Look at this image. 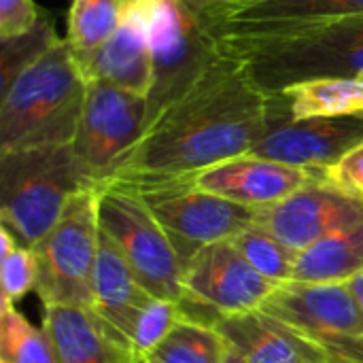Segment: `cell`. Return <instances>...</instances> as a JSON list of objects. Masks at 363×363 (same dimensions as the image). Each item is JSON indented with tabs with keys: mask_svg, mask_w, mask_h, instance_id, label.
<instances>
[{
	"mask_svg": "<svg viewBox=\"0 0 363 363\" xmlns=\"http://www.w3.org/2000/svg\"><path fill=\"white\" fill-rule=\"evenodd\" d=\"M185 319L183 308L179 302L164 300V298H151V302L145 306L143 315L138 317V323L132 334V353L136 359L149 357L174 330V325Z\"/></svg>",
	"mask_w": 363,
	"mask_h": 363,
	"instance_id": "cell-28",
	"label": "cell"
},
{
	"mask_svg": "<svg viewBox=\"0 0 363 363\" xmlns=\"http://www.w3.org/2000/svg\"><path fill=\"white\" fill-rule=\"evenodd\" d=\"M215 328L247 363H323L328 359L262 308L223 317Z\"/></svg>",
	"mask_w": 363,
	"mask_h": 363,
	"instance_id": "cell-19",
	"label": "cell"
},
{
	"mask_svg": "<svg viewBox=\"0 0 363 363\" xmlns=\"http://www.w3.org/2000/svg\"><path fill=\"white\" fill-rule=\"evenodd\" d=\"M362 143L363 115L294 119L281 96L270 94L268 130L251 153L298 168L328 170Z\"/></svg>",
	"mask_w": 363,
	"mask_h": 363,
	"instance_id": "cell-12",
	"label": "cell"
},
{
	"mask_svg": "<svg viewBox=\"0 0 363 363\" xmlns=\"http://www.w3.org/2000/svg\"><path fill=\"white\" fill-rule=\"evenodd\" d=\"M232 245L262 277H266L274 285L294 281L298 253L289 249L285 242H281L268 230L253 223L247 230H242L236 238H232Z\"/></svg>",
	"mask_w": 363,
	"mask_h": 363,
	"instance_id": "cell-25",
	"label": "cell"
},
{
	"mask_svg": "<svg viewBox=\"0 0 363 363\" xmlns=\"http://www.w3.org/2000/svg\"><path fill=\"white\" fill-rule=\"evenodd\" d=\"M43 15L34 0H0V40L32 32Z\"/></svg>",
	"mask_w": 363,
	"mask_h": 363,
	"instance_id": "cell-29",
	"label": "cell"
},
{
	"mask_svg": "<svg viewBox=\"0 0 363 363\" xmlns=\"http://www.w3.org/2000/svg\"><path fill=\"white\" fill-rule=\"evenodd\" d=\"M147 23L153 53V85L147 125L183 96L221 55L206 0H132Z\"/></svg>",
	"mask_w": 363,
	"mask_h": 363,
	"instance_id": "cell-5",
	"label": "cell"
},
{
	"mask_svg": "<svg viewBox=\"0 0 363 363\" xmlns=\"http://www.w3.org/2000/svg\"><path fill=\"white\" fill-rule=\"evenodd\" d=\"M363 221V196L325 177L300 187L285 200L255 208V225L274 234L296 253Z\"/></svg>",
	"mask_w": 363,
	"mask_h": 363,
	"instance_id": "cell-13",
	"label": "cell"
},
{
	"mask_svg": "<svg viewBox=\"0 0 363 363\" xmlns=\"http://www.w3.org/2000/svg\"><path fill=\"white\" fill-rule=\"evenodd\" d=\"M323 363H357V362H342V359H325Z\"/></svg>",
	"mask_w": 363,
	"mask_h": 363,
	"instance_id": "cell-33",
	"label": "cell"
},
{
	"mask_svg": "<svg viewBox=\"0 0 363 363\" xmlns=\"http://www.w3.org/2000/svg\"><path fill=\"white\" fill-rule=\"evenodd\" d=\"M268 106L270 94L238 60L223 53L147 125L111 183L189 179L230 157L251 153L268 130Z\"/></svg>",
	"mask_w": 363,
	"mask_h": 363,
	"instance_id": "cell-1",
	"label": "cell"
},
{
	"mask_svg": "<svg viewBox=\"0 0 363 363\" xmlns=\"http://www.w3.org/2000/svg\"><path fill=\"white\" fill-rule=\"evenodd\" d=\"M230 345L217 328L181 319L145 363H225Z\"/></svg>",
	"mask_w": 363,
	"mask_h": 363,
	"instance_id": "cell-23",
	"label": "cell"
},
{
	"mask_svg": "<svg viewBox=\"0 0 363 363\" xmlns=\"http://www.w3.org/2000/svg\"><path fill=\"white\" fill-rule=\"evenodd\" d=\"M294 119L363 115V79L328 77L294 83L277 91Z\"/></svg>",
	"mask_w": 363,
	"mask_h": 363,
	"instance_id": "cell-21",
	"label": "cell"
},
{
	"mask_svg": "<svg viewBox=\"0 0 363 363\" xmlns=\"http://www.w3.org/2000/svg\"><path fill=\"white\" fill-rule=\"evenodd\" d=\"M0 363H57L51 338L11 302L0 308Z\"/></svg>",
	"mask_w": 363,
	"mask_h": 363,
	"instance_id": "cell-24",
	"label": "cell"
},
{
	"mask_svg": "<svg viewBox=\"0 0 363 363\" xmlns=\"http://www.w3.org/2000/svg\"><path fill=\"white\" fill-rule=\"evenodd\" d=\"M62 40V36H57L51 19L47 15H43V19L38 21V26L17 38L11 40H0L2 49H0V91L6 89L15 77L26 70L30 64H34L40 55H45L51 47H55Z\"/></svg>",
	"mask_w": 363,
	"mask_h": 363,
	"instance_id": "cell-26",
	"label": "cell"
},
{
	"mask_svg": "<svg viewBox=\"0 0 363 363\" xmlns=\"http://www.w3.org/2000/svg\"><path fill=\"white\" fill-rule=\"evenodd\" d=\"M96 189L72 147H36L0 153V228L32 249L62 217L70 198Z\"/></svg>",
	"mask_w": 363,
	"mask_h": 363,
	"instance_id": "cell-4",
	"label": "cell"
},
{
	"mask_svg": "<svg viewBox=\"0 0 363 363\" xmlns=\"http://www.w3.org/2000/svg\"><path fill=\"white\" fill-rule=\"evenodd\" d=\"M349 285H351V289H353V294H355V298H357V302H359V306H362L363 311V274H359L357 279H353Z\"/></svg>",
	"mask_w": 363,
	"mask_h": 363,
	"instance_id": "cell-31",
	"label": "cell"
},
{
	"mask_svg": "<svg viewBox=\"0 0 363 363\" xmlns=\"http://www.w3.org/2000/svg\"><path fill=\"white\" fill-rule=\"evenodd\" d=\"M217 40L266 94L311 79L363 77V13L270 34H219Z\"/></svg>",
	"mask_w": 363,
	"mask_h": 363,
	"instance_id": "cell-2",
	"label": "cell"
},
{
	"mask_svg": "<svg viewBox=\"0 0 363 363\" xmlns=\"http://www.w3.org/2000/svg\"><path fill=\"white\" fill-rule=\"evenodd\" d=\"M215 36H253L363 13V0H206Z\"/></svg>",
	"mask_w": 363,
	"mask_h": 363,
	"instance_id": "cell-15",
	"label": "cell"
},
{
	"mask_svg": "<svg viewBox=\"0 0 363 363\" xmlns=\"http://www.w3.org/2000/svg\"><path fill=\"white\" fill-rule=\"evenodd\" d=\"M277 287L240 255L232 240H223L202 249L183 268L179 304L185 319L215 328L223 317L257 311Z\"/></svg>",
	"mask_w": 363,
	"mask_h": 363,
	"instance_id": "cell-11",
	"label": "cell"
},
{
	"mask_svg": "<svg viewBox=\"0 0 363 363\" xmlns=\"http://www.w3.org/2000/svg\"><path fill=\"white\" fill-rule=\"evenodd\" d=\"M87 79L66 38L0 91V153L72 145Z\"/></svg>",
	"mask_w": 363,
	"mask_h": 363,
	"instance_id": "cell-3",
	"label": "cell"
},
{
	"mask_svg": "<svg viewBox=\"0 0 363 363\" xmlns=\"http://www.w3.org/2000/svg\"><path fill=\"white\" fill-rule=\"evenodd\" d=\"M98 191L70 198L57 223L32 247L38 268L36 296L43 306L91 308V277L98 255Z\"/></svg>",
	"mask_w": 363,
	"mask_h": 363,
	"instance_id": "cell-6",
	"label": "cell"
},
{
	"mask_svg": "<svg viewBox=\"0 0 363 363\" xmlns=\"http://www.w3.org/2000/svg\"><path fill=\"white\" fill-rule=\"evenodd\" d=\"M359 274H363V221L300 251L294 281L351 283Z\"/></svg>",
	"mask_w": 363,
	"mask_h": 363,
	"instance_id": "cell-20",
	"label": "cell"
},
{
	"mask_svg": "<svg viewBox=\"0 0 363 363\" xmlns=\"http://www.w3.org/2000/svg\"><path fill=\"white\" fill-rule=\"evenodd\" d=\"M147 96L89 81L72 153L87 181L106 187L132 155L147 130Z\"/></svg>",
	"mask_w": 363,
	"mask_h": 363,
	"instance_id": "cell-9",
	"label": "cell"
},
{
	"mask_svg": "<svg viewBox=\"0 0 363 363\" xmlns=\"http://www.w3.org/2000/svg\"><path fill=\"white\" fill-rule=\"evenodd\" d=\"M136 363H145V362H143V359H138V362H136Z\"/></svg>",
	"mask_w": 363,
	"mask_h": 363,
	"instance_id": "cell-34",
	"label": "cell"
},
{
	"mask_svg": "<svg viewBox=\"0 0 363 363\" xmlns=\"http://www.w3.org/2000/svg\"><path fill=\"white\" fill-rule=\"evenodd\" d=\"M125 185V183H121ZM140 194L183 268L206 247L236 238L255 223V208L200 191L189 179L128 185Z\"/></svg>",
	"mask_w": 363,
	"mask_h": 363,
	"instance_id": "cell-10",
	"label": "cell"
},
{
	"mask_svg": "<svg viewBox=\"0 0 363 363\" xmlns=\"http://www.w3.org/2000/svg\"><path fill=\"white\" fill-rule=\"evenodd\" d=\"M323 177L342 189L363 196V143L351 149L340 162L323 170Z\"/></svg>",
	"mask_w": 363,
	"mask_h": 363,
	"instance_id": "cell-30",
	"label": "cell"
},
{
	"mask_svg": "<svg viewBox=\"0 0 363 363\" xmlns=\"http://www.w3.org/2000/svg\"><path fill=\"white\" fill-rule=\"evenodd\" d=\"M225 363H247V362H245L236 351H232V349H230V353H228V357H225Z\"/></svg>",
	"mask_w": 363,
	"mask_h": 363,
	"instance_id": "cell-32",
	"label": "cell"
},
{
	"mask_svg": "<svg viewBox=\"0 0 363 363\" xmlns=\"http://www.w3.org/2000/svg\"><path fill=\"white\" fill-rule=\"evenodd\" d=\"M151 298L153 296L138 283L117 245L100 230L89 311L130 347L138 317Z\"/></svg>",
	"mask_w": 363,
	"mask_h": 363,
	"instance_id": "cell-17",
	"label": "cell"
},
{
	"mask_svg": "<svg viewBox=\"0 0 363 363\" xmlns=\"http://www.w3.org/2000/svg\"><path fill=\"white\" fill-rule=\"evenodd\" d=\"M87 83L102 81L149 96L153 85V53L145 17L132 0H123V17L115 34L83 64Z\"/></svg>",
	"mask_w": 363,
	"mask_h": 363,
	"instance_id": "cell-16",
	"label": "cell"
},
{
	"mask_svg": "<svg viewBox=\"0 0 363 363\" xmlns=\"http://www.w3.org/2000/svg\"><path fill=\"white\" fill-rule=\"evenodd\" d=\"M0 285L2 300L17 304L30 291H36L38 268L32 249L21 247L9 232L0 228Z\"/></svg>",
	"mask_w": 363,
	"mask_h": 363,
	"instance_id": "cell-27",
	"label": "cell"
},
{
	"mask_svg": "<svg viewBox=\"0 0 363 363\" xmlns=\"http://www.w3.org/2000/svg\"><path fill=\"white\" fill-rule=\"evenodd\" d=\"M123 0H72L66 43L79 64L89 60L119 28Z\"/></svg>",
	"mask_w": 363,
	"mask_h": 363,
	"instance_id": "cell-22",
	"label": "cell"
},
{
	"mask_svg": "<svg viewBox=\"0 0 363 363\" xmlns=\"http://www.w3.org/2000/svg\"><path fill=\"white\" fill-rule=\"evenodd\" d=\"M259 308L328 359L363 363V311L349 283L289 281Z\"/></svg>",
	"mask_w": 363,
	"mask_h": 363,
	"instance_id": "cell-8",
	"label": "cell"
},
{
	"mask_svg": "<svg viewBox=\"0 0 363 363\" xmlns=\"http://www.w3.org/2000/svg\"><path fill=\"white\" fill-rule=\"evenodd\" d=\"M362 79H363V77H362Z\"/></svg>",
	"mask_w": 363,
	"mask_h": 363,
	"instance_id": "cell-35",
	"label": "cell"
},
{
	"mask_svg": "<svg viewBox=\"0 0 363 363\" xmlns=\"http://www.w3.org/2000/svg\"><path fill=\"white\" fill-rule=\"evenodd\" d=\"M98 221L153 298L183 300V264L136 189L121 183L102 187L98 191Z\"/></svg>",
	"mask_w": 363,
	"mask_h": 363,
	"instance_id": "cell-7",
	"label": "cell"
},
{
	"mask_svg": "<svg viewBox=\"0 0 363 363\" xmlns=\"http://www.w3.org/2000/svg\"><path fill=\"white\" fill-rule=\"evenodd\" d=\"M319 177H323V170L298 168L253 153H245L215 164L189 177V181L200 191L213 194L234 204L264 208L285 200L287 196Z\"/></svg>",
	"mask_w": 363,
	"mask_h": 363,
	"instance_id": "cell-14",
	"label": "cell"
},
{
	"mask_svg": "<svg viewBox=\"0 0 363 363\" xmlns=\"http://www.w3.org/2000/svg\"><path fill=\"white\" fill-rule=\"evenodd\" d=\"M43 330L51 338L57 363H136L132 349L119 340L89 308L45 306Z\"/></svg>",
	"mask_w": 363,
	"mask_h": 363,
	"instance_id": "cell-18",
	"label": "cell"
}]
</instances>
